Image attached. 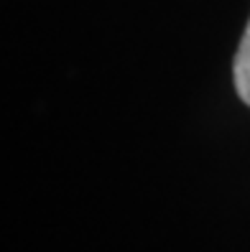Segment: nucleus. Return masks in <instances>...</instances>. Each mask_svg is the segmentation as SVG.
<instances>
[{"label":"nucleus","instance_id":"1","mask_svg":"<svg viewBox=\"0 0 250 252\" xmlns=\"http://www.w3.org/2000/svg\"><path fill=\"white\" fill-rule=\"evenodd\" d=\"M232 79H235V90H238L240 99L245 105H250V21L232 62Z\"/></svg>","mask_w":250,"mask_h":252}]
</instances>
